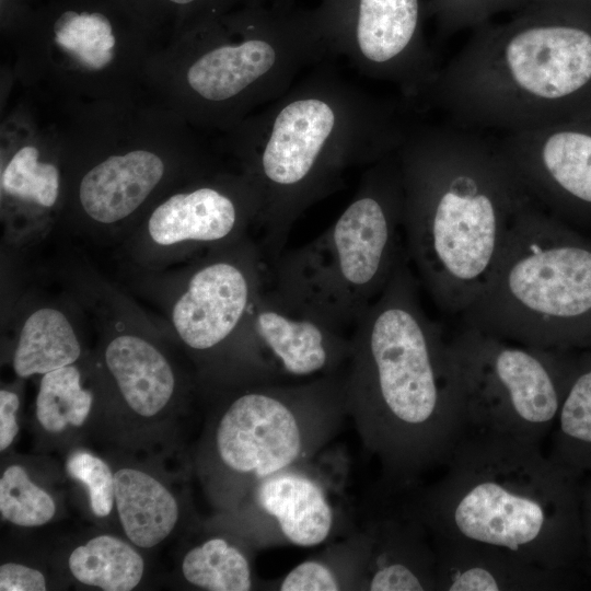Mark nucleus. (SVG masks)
<instances>
[{"mask_svg":"<svg viewBox=\"0 0 591 591\" xmlns=\"http://www.w3.org/2000/svg\"><path fill=\"white\" fill-rule=\"evenodd\" d=\"M348 417L383 484L407 487L445 466L465 431L449 340L425 312L407 254L351 335Z\"/></svg>","mask_w":591,"mask_h":591,"instance_id":"f257e3e1","label":"nucleus"},{"mask_svg":"<svg viewBox=\"0 0 591 591\" xmlns=\"http://www.w3.org/2000/svg\"><path fill=\"white\" fill-rule=\"evenodd\" d=\"M403 97L374 95L318 65L232 128L231 148L259 196L255 227L271 266L294 223L354 167L396 152L419 118Z\"/></svg>","mask_w":591,"mask_h":591,"instance_id":"f03ea898","label":"nucleus"},{"mask_svg":"<svg viewBox=\"0 0 591 591\" xmlns=\"http://www.w3.org/2000/svg\"><path fill=\"white\" fill-rule=\"evenodd\" d=\"M397 155L408 260L433 303L461 315L535 200L497 132L418 118Z\"/></svg>","mask_w":591,"mask_h":591,"instance_id":"7ed1b4c3","label":"nucleus"},{"mask_svg":"<svg viewBox=\"0 0 591 591\" xmlns=\"http://www.w3.org/2000/svg\"><path fill=\"white\" fill-rule=\"evenodd\" d=\"M432 535L572 572L584 556L579 476L541 442L465 428L436 483L413 489Z\"/></svg>","mask_w":591,"mask_h":591,"instance_id":"20e7f679","label":"nucleus"},{"mask_svg":"<svg viewBox=\"0 0 591 591\" xmlns=\"http://www.w3.org/2000/svg\"><path fill=\"white\" fill-rule=\"evenodd\" d=\"M418 105L497 134L558 123L591 85V28L573 15L520 10L473 30Z\"/></svg>","mask_w":591,"mask_h":591,"instance_id":"39448f33","label":"nucleus"},{"mask_svg":"<svg viewBox=\"0 0 591 591\" xmlns=\"http://www.w3.org/2000/svg\"><path fill=\"white\" fill-rule=\"evenodd\" d=\"M210 403L195 470L217 514L262 479L329 445L348 417L344 374L201 392Z\"/></svg>","mask_w":591,"mask_h":591,"instance_id":"423d86ee","label":"nucleus"},{"mask_svg":"<svg viewBox=\"0 0 591 591\" xmlns=\"http://www.w3.org/2000/svg\"><path fill=\"white\" fill-rule=\"evenodd\" d=\"M461 320L523 345L591 349V240L532 202Z\"/></svg>","mask_w":591,"mask_h":591,"instance_id":"0eeeda50","label":"nucleus"},{"mask_svg":"<svg viewBox=\"0 0 591 591\" xmlns=\"http://www.w3.org/2000/svg\"><path fill=\"white\" fill-rule=\"evenodd\" d=\"M202 31L185 53L182 88L190 117L216 127L234 128L334 57L314 8L293 0L250 2Z\"/></svg>","mask_w":591,"mask_h":591,"instance_id":"6e6552de","label":"nucleus"},{"mask_svg":"<svg viewBox=\"0 0 591 591\" xmlns=\"http://www.w3.org/2000/svg\"><path fill=\"white\" fill-rule=\"evenodd\" d=\"M397 151L366 167L337 219L270 266L273 288L345 331L356 326L407 254Z\"/></svg>","mask_w":591,"mask_h":591,"instance_id":"1a4fd4ad","label":"nucleus"},{"mask_svg":"<svg viewBox=\"0 0 591 591\" xmlns=\"http://www.w3.org/2000/svg\"><path fill=\"white\" fill-rule=\"evenodd\" d=\"M449 350L465 428L541 443L554 427L581 355L466 326L449 340Z\"/></svg>","mask_w":591,"mask_h":591,"instance_id":"9d476101","label":"nucleus"},{"mask_svg":"<svg viewBox=\"0 0 591 591\" xmlns=\"http://www.w3.org/2000/svg\"><path fill=\"white\" fill-rule=\"evenodd\" d=\"M264 260L248 235L206 252L173 276L162 304L202 390L230 379L237 338L265 288Z\"/></svg>","mask_w":591,"mask_h":591,"instance_id":"9b49d317","label":"nucleus"},{"mask_svg":"<svg viewBox=\"0 0 591 591\" xmlns=\"http://www.w3.org/2000/svg\"><path fill=\"white\" fill-rule=\"evenodd\" d=\"M349 461L343 448L327 445L314 456L258 482L230 512L212 524L259 548L329 543L357 528L347 494Z\"/></svg>","mask_w":591,"mask_h":591,"instance_id":"f8f14e48","label":"nucleus"},{"mask_svg":"<svg viewBox=\"0 0 591 591\" xmlns=\"http://www.w3.org/2000/svg\"><path fill=\"white\" fill-rule=\"evenodd\" d=\"M314 10L334 57L396 85L418 112L441 68L425 36L422 0H320Z\"/></svg>","mask_w":591,"mask_h":591,"instance_id":"ddd939ff","label":"nucleus"},{"mask_svg":"<svg viewBox=\"0 0 591 591\" xmlns=\"http://www.w3.org/2000/svg\"><path fill=\"white\" fill-rule=\"evenodd\" d=\"M259 196L242 173H206L151 208L129 233L135 262L153 267L248 236Z\"/></svg>","mask_w":591,"mask_h":591,"instance_id":"4468645a","label":"nucleus"},{"mask_svg":"<svg viewBox=\"0 0 591 591\" xmlns=\"http://www.w3.org/2000/svg\"><path fill=\"white\" fill-rule=\"evenodd\" d=\"M351 352L344 329L273 287L255 300L237 338L236 383L306 381L339 373Z\"/></svg>","mask_w":591,"mask_h":591,"instance_id":"2eb2a0df","label":"nucleus"},{"mask_svg":"<svg viewBox=\"0 0 591 591\" xmlns=\"http://www.w3.org/2000/svg\"><path fill=\"white\" fill-rule=\"evenodd\" d=\"M101 338L94 372L99 399L131 432L154 429L200 392L152 333L125 316L113 317Z\"/></svg>","mask_w":591,"mask_h":591,"instance_id":"dca6fc26","label":"nucleus"},{"mask_svg":"<svg viewBox=\"0 0 591 591\" xmlns=\"http://www.w3.org/2000/svg\"><path fill=\"white\" fill-rule=\"evenodd\" d=\"M532 198L570 225L591 224V132L563 125L500 134Z\"/></svg>","mask_w":591,"mask_h":591,"instance_id":"f3484780","label":"nucleus"},{"mask_svg":"<svg viewBox=\"0 0 591 591\" xmlns=\"http://www.w3.org/2000/svg\"><path fill=\"white\" fill-rule=\"evenodd\" d=\"M415 486V485H414ZM376 484L360 525L370 540L364 591H437L432 534L413 487Z\"/></svg>","mask_w":591,"mask_h":591,"instance_id":"a211bd4d","label":"nucleus"},{"mask_svg":"<svg viewBox=\"0 0 591 591\" xmlns=\"http://www.w3.org/2000/svg\"><path fill=\"white\" fill-rule=\"evenodd\" d=\"M170 173L166 159L147 148L101 159L77 183L74 201L79 221L97 236L132 230V223H138L144 206L162 188Z\"/></svg>","mask_w":591,"mask_h":591,"instance_id":"6ab92c4d","label":"nucleus"},{"mask_svg":"<svg viewBox=\"0 0 591 591\" xmlns=\"http://www.w3.org/2000/svg\"><path fill=\"white\" fill-rule=\"evenodd\" d=\"M437 591H545L576 584L572 572L552 570L488 545L432 535Z\"/></svg>","mask_w":591,"mask_h":591,"instance_id":"aec40b11","label":"nucleus"},{"mask_svg":"<svg viewBox=\"0 0 591 591\" xmlns=\"http://www.w3.org/2000/svg\"><path fill=\"white\" fill-rule=\"evenodd\" d=\"M115 507L121 529L131 544L150 549L177 528L181 503L157 476L138 466L114 471Z\"/></svg>","mask_w":591,"mask_h":591,"instance_id":"412c9836","label":"nucleus"},{"mask_svg":"<svg viewBox=\"0 0 591 591\" xmlns=\"http://www.w3.org/2000/svg\"><path fill=\"white\" fill-rule=\"evenodd\" d=\"M82 355V341L70 315L56 304H42L28 310L21 321L11 363L16 376L27 379L77 363Z\"/></svg>","mask_w":591,"mask_h":591,"instance_id":"4be33fe9","label":"nucleus"},{"mask_svg":"<svg viewBox=\"0 0 591 591\" xmlns=\"http://www.w3.org/2000/svg\"><path fill=\"white\" fill-rule=\"evenodd\" d=\"M370 554L367 531L358 523L349 534L326 543L267 589L278 591L362 590Z\"/></svg>","mask_w":591,"mask_h":591,"instance_id":"5701e85b","label":"nucleus"},{"mask_svg":"<svg viewBox=\"0 0 591 591\" xmlns=\"http://www.w3.org/2000/svg\"><path fill=\"white\" fill-rule=\"evenodd\" d=\"M209 530L182 558L181 575L186 583L208 591L256 589L259 583L252 566L255 549L223 528L210 523Z\"/></svg>","mask_w":591,"mask_h":591,"instance_id":"b1692460","label":"nucleus"},{"mask_svg":"<svg viewBox=\"0 0 591 591\" xmlns=\"http://www.w3.org/2000/svg\"><path fill=\"white\" fill-rule=\"evenodd\" d=\"M80 361L40 375L35 418L49 437H63L85 426L99 397L96 378L89 385Z\"/></svg>","mask_w":591,"mask_h":591,"instance_id":"393cba45","label":"nucleus"},{"mask_svg":"<svg viewBox=\"0 0 591 591\" xmlns=\"http://www.w3.org/2000/svg\"><path fill=\"white\" fill-rule=\"evenodd\" d=\"M553 429L548 455L578 476L591 472V352L581 351Z\"/></svg>","mask_w":591,"mask_h":591,"instance_id":"a878e982","label":"nucleus"},{"mask_svg":"<svg viewBox=\"0 0 591 591\" xmlns=\"http://www.w3.org/2000/svg\"><path fill=\"white\" fill-rule=\"evenodd\" d=\"M135 545L111 535L93 536L74 547L68 569L80 583L104 591H130L144 573V559Z\"/></svg>","mask_w":591,"mask_h":591,"instance_id":"bb28decb","label":"nucleus"},{"mask_svg":"<svg viewBox=\"0 0 591 591\" xmlns=\"http://www.w3.org/2000/svg\"><path fill=\"white\" fill-rule=\"evenodd\" d=\"M2 199L12 201L31 217L48 215L61 196V171L54 161L42 158L40 150L31 143L18 148L1 170Z\"/></svg>","mask_w":591,"mask_h":591,"instance_id":"cd10ccee","label":"nucleus"},{"mask_svg":"<svg viewBox=\"0 0 591 591\" xmlns=\"http://www.w3.org/2000/svg\"><path fill=\"white\" fill-rule=\"evenodd\" d=\"M54 44L83 72H99L114 61L117 47L109 20L100 12H63L54 24Z\"/></svg>","mask_w":591,"mask_h":591,"instance_id":"c85d7f7f","label":"nucleus"},{"mask_svg":"<svg viewBox=\"0 0 591 591\" xmlns=\"http://www.w3.org/2000/svg\"><path fill=\"white\" fill-rule=\"evenodd\" d=\"M57 506L53 496L37 485L20 464H10L0 477V513L3 520L22 528L50 522Z\"/></svg>","mask_w":591,"mask_h":591,"instance_id":"c756f323","label":"nucleus"},{"mask_svg":"<svg viewBox=\"0 0 591 591\" xmlns=\"http://www.w3.org/2000/svg\"><path fill=\"white\" fill-rule=\"evenodd\" d=\"M521 0H428L427 14L438 26L440 38H445L465 28L475 30L496 14L515 12Z\"/></svg>","mask_w":591,"mask_h":591,"instance_id":"7c9ffc66","label":"nucleus"},{"mask_svg":"<svg viewBox=\"0 0 591 591\" xmlns=\"http://www.w3.org/2000/svg\"><path fill=\"white\" fill-rule=\"evenodd\" d=\"M66 471L85 486L92 513L96 518L108 517L115 506V477L111 466L93 453L77 450L67 457Z\"/></svg>","mask_w":591,"mask_h":591,"instance_id":"2f4dec72","label":"nucleus"},{"mask_svg":"<svg viewBox=\"0 0 591 591\" xmlns=\"http://www.w3.org/2000/svg\"><path fill=\"white\" fill-rule=\"evenodd\" d=\"M47 587L46 576L39 569L15 561L0 566L1 591H45Z\"/></svg>","mask_w":591,"mask_h":591,"instance_id":"473e14b6","label":"nucleus"},{"mask_svg":"<svg viewBox=\"0 0 591 591\" xmlns=\"http://www.w3.org/2000/svg\"><path fill=\"white\" fill-rule=\"evenodd\" d=\"M21 405L18 393L2 387L0 390V451H5L19 432L18 412Z\"/></svg>","mask_w":591,"mask_h":591,"instance_id":"72a5a7b5","label":"nucleus"},{"mask_svg":"<svg viewBox=\"0 0 591 591\" xmlns=\"http://www.w3.org/2000/svg\"><path fill=\"white\" fill-rule=\"evenodd\" d=\"M590 7L591 0H521L517 11L542 10L576 16L581 9Z\"/></svg>","mask_w":591,"mask_h":591,"instance_id":"f704fd0d","label":"nucleus"},{"mask_svg":"<svg viewBox=\"0 0 591 591\" xmlns=\"http://www.w3.org/2000/svg\"><path fill=\"white\" fill-rule=\"evenodd\" d=\"M581 522L584 557L591 564V480L587 485H581Z\"/></svg>","mask_w":591,"mask_h":591,"instance_id":"c9c22d12","label":"nucleus"},{"mask_svg":"<svg viewBox=\"0 0 591 591\" xmlns=\"http://www.w3.org/2000/svg\"><path fill=\"white\" fill-rule=\"evenodd\" d=\"M170 1L176 4L187 5V4L197 3L204 0H170Z\"/></svg>","mask_w":591,"mask_h":591,"instance_id":"e433bc0d","label":"nucleus"}]
</instances>
